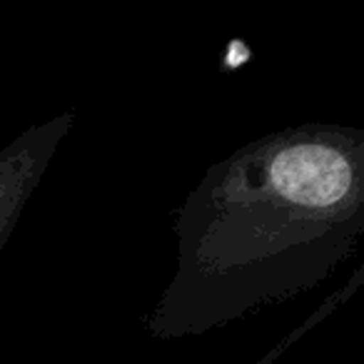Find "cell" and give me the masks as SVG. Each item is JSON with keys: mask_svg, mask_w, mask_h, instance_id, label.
Masks as SVG:
<instances>
[{"mask_svg": "<svg viewBox=\"0 0 364 364\" xmlns=\"http://www.w3.org/2000/svg\"><path fill=\"white\" fill-rule=\"evenodd\" d=\"M362 282H364V267H357V269H354V274H352V277H349V282L344 284V287H339L337 292H332V294H329V297L324 299V302L319 304V307L314 309V312L309 314V317L304 319L302 324H299V327H294L292 332H289L287 337H284L282 342L277 344V347H272V349H269V352L264 354V357L259 359L257 364H274V362H277V359H279V354H282V352H287V349L292 347V344L297 342V339H302L307 332H312V329L317 327V324L322 322V319H327L329 314H332L337 307H342V304L347 302V299L352 297V294L357 292L359 287H362Z\"/></svg>", "mask_w": 364, "mask_h": 364, "instance_id": "cell-3", "label": "cell"}, {"mask_svg": "<svg viewBox=\"0 0 364 364\" xmlns=\"http://www.w3.org/2000/svg\"><path fill=\"white\" fill-rule=\"evenodd\" d=\"M75 125L73 112H60L28 125L0 150V255L11 242L28 203L33 200L58 147Z\"/></svg>", "mask_w": 364, "mask_h": 364, "instance_id": "cell-2", "label": "cell"}, {"mask_svg": "<svg viewBox=\"0 0 364 364\" xmlns=\"http://www.w3.org/2000/svg\"><path fill=\"white\" fill-rule=\"evenodd\" d=\"M172 230L152 339L203 337L322 287L364 237V130L309 120L245 142L205 170Z\"/></svg>", "mask_w": 364, "mask_h": 364, "instance_id": "cell-1", "label": "cell"}]
</instances>
